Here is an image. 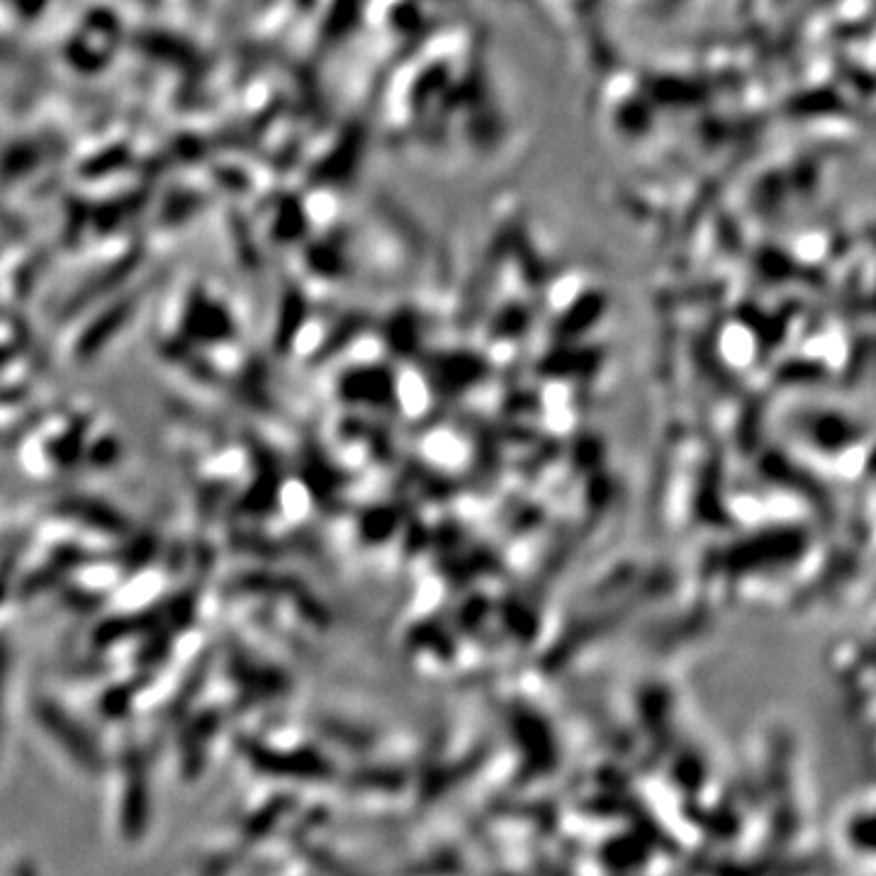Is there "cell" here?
I'll return each instance as SVG.
<instances>
[{
    "label": "cell",
    "mask_w": 876,
    "mask_h": 876,
    "mask_svg": "<svg viewBox=\"0 0 876 876\" xmlns=\"http://www.w3.org/2000/svg\"><path fill=\"white\" fill-rule=\"evenodd\" d=\"M66 514L76 516V519L88 521L93 529L108 531V533H120L125 531V519H122L117 511H112L105 504L93 502V499H73V502L64 504Z\"/></svg>",
    "instance_id": "1"
}]
</instances>
